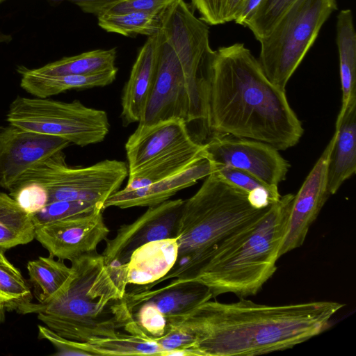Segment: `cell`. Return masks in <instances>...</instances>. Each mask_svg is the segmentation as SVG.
I'll use <instances>...</instances> for the list:
<instances>
[{"instance_id": "484cf974", "label": "cell", "mask_w": 356, "mask_h": 356, "mask_svg": "<svg viewBox=\"0 0 356 356\" xmlns=\"http://www.w3.org/2000/svg\"><path fill=\"white\" fill-rule=\"evenodd\" d=\"M116 49H96L65 57L41 67L40 73L52 75H91L116 69Z\"/></svg>"}, {"instance_id": "b9f144b4", "label": "cell", "mask_w": 356, "mask_h": 356, "mask_svg": "<svg viewBox=\"0 0 356 356\" xmlns=\"http://www.w3.org/2000/svg\"><path fill=\"white\" fill-rule=\"evenodd\" d=\"M6 309L4 306L0 303V323H3L6 318Z\"/></svg>"}, {"instance_id": "8d00e7d4", "label": "cell", "mask_w": 356, "mask_h": 356, "mask_svg": "<svg viewBox=\"0 0 356 356\" xmlns=\"http://www.w3.org/2000/svg\"><path fill=\"white\" fill-rule=\"evenodd\" d=\"M193 7L200 15V19L209 25L224 24L222 0H191Z\"/></svg>"}, {"instance_id": "4dcf8cb0", "label": "cell", "mask_w": 356, "mask_h": 356, "mask_svg": "<svg viewBox=\"0 0 356 356\" xmlns=\"http://www.w3.org/2000/svg\"><path fill=\"white\" fill-rule=\"evenodd\" d=\"M297 0H261L244 24L260 41Z\"/></svg>"}, {"instance_id": "3957f363", "label": "cell", "mask_w": 356, "mask_h": 356, "mask_svg": "<svg viewBox=\"0 0 356 356\" xmlns=\"http://www.w3.org/2000/svg\"><path fill=\"white\" fill-rule=\"evenodd\" d=\"M155 77L138 126L172 118L200 124L210 138L209 104L213 50L208 24L184 0L164 13L155 34Z\"/></svg>"}, {"instance_id": "9c48e42d", "label": "cell", "mask_w": 356, "mask_h": 356, "mask_svg": "<svg viewBox=\"0 0 356 356\" xmlns=\"http://www.w3.org/2000/svg\"><path fill=\"white\" fill-rule=\"evenodd\" d=\"M128 175V165L115 159H105L88 167H70L60 151L27 171L13 187L36 182L46 188L49 202L83 201L104 208L106 200L120 190Z\"/></svg>"}, {"instance_id": "4316f807", "label": "cell", "mask_w": 356, "mask_h": 356, "mask_svg": "<svg viewBox=\"0 0 356 356\" xmlns=\"http://www.w3.org/2000/svg\"><path fill=\"white\" fill-rule=\"evenodd\" d=\"M92 355H162L153 338L145 334L125 332L114 337L85 342Z\"/></svg>"}, {"instance_id": "ba28073f", "label": "cell", "mask_w": 356, "mask_h": 356, "mask_svg": "<svg viewBox=\"0 0 356 356\" xmlns=\"http://www.w3.org/2000/svg\"><path fill=\"white\" fill-rule=\"evenodd\" d=\"M8 124L56 136L81 147L102 142L110 129L105 111L49 98L17 97L6 115Z\"/></svg>"}, {"instance_id": "30bf717a", "label": "cell", "mask_w": 356, "mask_h": 356, "mask_svg": "<svg viewBox=\"0 0 356 356\" xmlns=\"http://www.w3.org/2000/svg\"><path fill=\"white\" fill-rule=\"evenodd\" d=\"M204 157L216 165L244 170L265 184L278 187L289 163L273 146L255 140L215 136L204 143Z\"/></svg>"}, {"instance_id": "277c9868", "label": "cell", "mask_w": 356, "mask_h": 356, "mask_svg": "<svg viewBox=\"0 0 356 356\" xmlns=\"http://www.w3.org/2000/svg\"><path fill=\"white\" fill-rule=\"evenodd\" d=\"M71 264L72 277L66 293L50 304L36 305L35 313L45 326L79 342L143 333L134 318L121 266L106 265L97 252Z\"/></svg>"}, {"instance_id": "4fadbf2b", "label": "cell", "mask_w": 356, "mask_h": 356, "mask_svg": "<svg viewBox=\"0 0 356 356\" xmlns=\"http://www.w3.org/2000/svg\"><path fill=\"white\" fill-rule=\"evenodd\" d=\"M70 144L11 124L0 127V187L10 190L27 171Z\"/></svg>"}, {"instance_id": "8992f818", "label": "cell", "mask_w": 356, "mask_h": 356, "mask_svg": "<svg viewBox=\"0 0 356 356\" xmlns=\"http://www.w3.org/2000/svg\"><path fill=\"white\" fill-rule=\"evenodd\" d=\"M269 207H255L248 193L216 172L208 175L198 191L184 200L176 238V262L154 286L168 280H189L223 239Z\"/></svg>"}, {"instance_id": "ffe728a7", "label": "cell", "mask_w": 356, "mask_h": 356, "mask_svg": "<svg viewBox=\"0 0 356 356\" xmlns=\"http://www.w3.org/2000/svg\"><path fill=\"white\" fill-rule=\"evenodd\" d=\"M336 138L327 170V191L335 194L356 171V101L335 124Z\"/></svg>"}, {"instance_id": "52a82bcc", "label": "cell", "mask_w": 356, "mask_h": 356, "mask_svg": "<svg viewBox=\"0 0 356 356\" xmlns=\"http://www.w3.org/2000/svg\"><path fill=\"white\" fill-rule=\"evenodd\" d=\"M337 9V0H297L259 41L258 60L273 83L285 90L321 27Z\"/></svg>"}, {"instance_id": "d590c367", "label": "cell", "mask_w": 356, "mask_h": 356, "mask_svg": "<svg viewBox=\"0 0 356 356\" xmlns=\"http://www.w3.org/2000/svg\"><path fill=\"white\" fill-rule=\"evenodd\" d=\"M175 1V0H121L113 4L105 14L118 15L130 12L159 14L165 12L168 6Z\"/></svg>"}, {"instance_id": "8fae6325", "label": "cell", "mask_w": 356, "mask_h": 356, "mask_svg": "<svg viewBox=\"0 0 356 356\" xmlns=\"http://www.w3.org/2000/svg\"><path fill=\"white\" fill-rule=\"evenodd\" d=\"M184 200H168L147 211L136 220L119 227L115 236L106 240L102 253L108 266L128 262L133 252L152 241L176 238Z\"/></svg>"}, {"instance_id": "7402d4cb", "label": "cell", "mask_w": 356, "mask_h": 356, "mask_svg": "<svg viewBox=\"0 0 356 356\" xmlns=\"http://www.w3.org/2000/svg\"><path fill=\"white\" fill-rule=\"evenodd\" d=\"M336 28L342 91L341 106L337 118L339 120L348 104L356 101V33L350 9L339 12Z\"/></svg>"}, {"instance_id": "74e56055", "label": "cell", "mask_w": 356, "mask_h": 356, "mask_svg": "<svg viewBox=\"0 0 356 356\" xmlns=\"http://www.w3.org/2000/svg\"><path fill=\"white\" fill-rule=\"evenodd\" d=\"M54 1H68L75 3L83 12L97 15L105 14L115 3L121 0H51Z\"/></svg>"}, {"instance_id": "e575fe53", "label": "cell", "mask_w": 356, "mask_h": 356, "mask_svg": "<svg viewBox=\"0 0 356 356\" xmlns=\"http://www.w3.org/2000/svg\"><path fill=\"white\" fill-rule=\"evenodd\" d=\"M38 337L49 341L55 348V356H91L85 342L65 339L47 326L38 325Z\"/></svg>"}, {"instance_id": "ab89813d", "label": "cell", "mask_w": 356, "mask_h": 356, "mask_svg": "<svg viewBox=\"0 0 356 356\" xmlns=\"http://www.w3.org/2000/svg\"><path fill=\"white\" fill-rule=\"evenodd\" d=\"M243 0H222V20L224 24L234 20Z\"/></svg>"}, {"instance_id": "9a60e30c", "label": "cell", "mask_w": 356, "mask_h": 356, "mask_svg": "<svg viewBox=\"0 0 356 356\" xmlns=\"http://www.w3.org/2000/svg\"><path fill=\"white\" fill-rule=\"evenodd\" d=\"M193 141L196 140L187 124L181 119H168L149 126L138 125L125 144L128 175Z\"/></svg>"}, {"instance_id": "44dd1931", "label": "cell", "mask_w": 356, "mask_h": 356, "mask_svg": "<svg viewBox=\"0 0 356 356\" xmlns=\"http://www.w3.org/2000/svg\"><path fill=\"white\" fill-rule=\"evenodd\" d=\"M21 75L20 86L35 97L49 98L70 90H82L104 87L113 83L118 68L91 75H52L42 74L35 69L24 66L17 68Z\"/></svg>"}, {"instance_id": "d6986e66", "label": "cell", "mask_w": 356, "mask_h": 356, "mask_svg": "<svg viewBox=\"0 0 356 356\" xmlns=\"http://www.w3.org/2000/svg\"><path fill=\"white\" fill-rule=\"evenodd\" d=\"M155 34L143 44L124 85L121 97V118L127 127L138 122L152 91L155 77Z\"/></svg>"}, {"instance_id": "7c38bea8", "label": "cell", "mask_w": 356, "mask_h": 356, "mask_svg": "<svg viewBox=\"0 0 356 356\" xmlns=\"http://www.w3.org/2000/svg\"><path fill=\"white\" fill-rule=\"evenodd\" d=\"M110 232L103 210L35 226V238L49 255L70 261L97 252Z\"/></svg>"}, {"instance_id": "603a6c76", "label": "cell", "mask_w": 356, "mask_h": 356, "mask_svg": "<svg viewBox=\"0 0 356 356\" xmlns=\"http://www.w3.org/2000/svg\"><path fill=\"white\" fill-rule=\"evenodd\" d=\"M26 268L33 288V296L43 305L61 298L72 277V267L51 255L29 261Z\"/></svg>"}, {"instance_id": "f35d334b", "label": "cell", "mask_w": 356, "mask_h": 356, "mask_svg": "<svg viewBox=\"0 0 356 356\" xmlns=\"http://www.w3.org/2000/svg\"><path fill=\"white\" fill-rule=\"evenodd\" d=\"M261 0H243L234 22L244 26Z\"/></svg>"}, {"instance_id": "836d02e7", "label": "cell", "mask_w": 356, "mask_h": 356, "mask_svg": "<svg viewBox=\"0 0 356 356\" xmlns=\"http://www.w3.org/2000/svg\"><path fill=\"white\" fill-rule=\"evenodd\" d=\"M134 318L144 334L151 338L160 337L166 332V318L147 301L142 302L134 309Z\"/></svg>"}, {"instance_id": "cb8c5ba5", "label": "cell", "mask_w": 356, "mask_h": 356, "mask_svg": "<svg viewBox=\"0 0 356 356\" xmlns=\"http://www.w3.org/2000/svg\"><path fill=\"white\" fill-rule=\"evenodd\" d=\"M204 158V143L193 141L144 166L128 175V181L122 189L136 190L172 176Z\"/></svg>"}, {"instance_id": "d6a6232c", "label": "cell", "mask_w": 356, "mask_h": 356, "mask_svg": "<svg viewBox=\"0 0 356 356\" xmlns=\"http://www.w3.org/2000/svg\"><path fill=\"white\" fill-rule=\"evenodd\" d=\"M9 195L18 206L31 216L40 211L49 202L46 188L40 184L28 182L12 188Z\"/></svg>"}, {"instance_id": "5bb4252c", "label": "cell", "mask_w": 356, "mask_h": 356, "mask_svg": "<svg viewBox=\"0 0 356 356\" xmlns=\"http://www.w3.org/2000/svg\"><path fill=\"white\" fill-rule=\"evenodd\" d=\"M336 138L334 131L321 156L294 195L287 231L280 256L302 245L309 229L330 196L327 191V170Z\"/></svg>"}, {"instance_id": "e0dca14e", "label": "cell", "mask_w": 356, "mask_h": 356, "mask_svg": "<svg viewBox=\"0 0 356 356\" xmlns=\"http://www.w3.org/2000/svg\"><path fill=\"white\" fill-rule=\"evenodd\" d=\"M127 297L134 309L142 302L154 305L168 324L177 321L213 298L209 289L195 281H176L156 289H127Z\"/></svg>"}, {"instance_id": "6da1fadb", "label": "cell", "mask_w": 356, "mask_h": 356, "mask_svg": "<svg viewBox=\"0 0 356 356\" xmlns=\"http://www.w3.org/2000/svg\"><path fill=\"white\" fill-rule=\"evenodd\" d=\"M208 300L170 323L191 332L186 355L254 356L291 348L325 330L343 306L333 301L284 305Z\"/></svg>"}, {"instance_id": "7bdbcfd3", "label": "cell", "mask_w": 356, "mask_h": 356, "mask_svg": "<svg viewBox=\"0 0 356 356\" xmlns=\"http://www.w3.org/2000/svg\"><path fill=\"white\" fill-rule=\"evenodd\" d=\"M12 40V37L0 32V42H8Z\"/></svg>"}, {"instance_id": "ee69618b", "label": "cell", "mask_w": 356, "mask_h": 356, "mask_svg": "<svg viewBox=\"0 0 356 356\" xmlns=\"http://www.w3.org/2000/svg\"><path fill=\"white\" fill-rule=\"evenodd\" d=\"M5 1V0H0V3H1V2H2V1Z\"/></svg>"}, {"instance_id": "d4e9b609", "label": "cell", "mask_w": 356, "mask_h": 356, "mask_svg": "<svg viewBox=\"0 0 356 356\" xmlns=\"http://www.w3.org/2000/svg\"><path fill=\"white\" fill-rule=\"evenodd\" d=\"M35 229L32 216L9 194L0 192V248L6 250L31 242Z\"/></svg>"}, {"instance_id": "83f0119b", "label": "cell", "mask_w": 356, "mask_h": 356, "mask_svg": "<svg viewBox=\"0 0 356 356\" xmlns=\"http://www.w3.org/2000/svg\"><path fill=\"white\" fill-rule=\"evenodd\" d=\"M164 13L152 14L130 12L118 15L105 14L97 17L98 25L107 32L124 36L145 35L149 37L160 29Z\"/></svg>"}, {"instance_id": "60d3db41", "label": "cell", "mask_w": 356, "mask_h": 356, "mask_svg": "<svg viewBox=\"0 0 356 356\" xmlns=\"http://www.w3.org/2000/svg\"><path fill=\"white\" fill-rule=\"evenodd\" d=\"M5 250L0 248V265H4L7 266H14V265L9 261L4 253Z\"/></svg>"}, {"instance_id": "2e32d148", "label": "cell", "mask_w": 356, "mask_h": 356, "mask_svg": "<svg viewBox=\"0 0 356 356\" xmlns=\"http://www.w3.org/2000/svg\"><path fill=\"white\" fill-rule=\"evenodd\" d=\"M215 171V165L204 157L184 170L148 186L129 191H118L106 200L104 209L111 207L128 209L159 204Z\"/></svg>"}, {"instance_id": "1f68e13d", "label": "cell", "mask_w": 356, "mask_h": 356, "mask_svg": "<svg viewBox=\"0 0 356 356\" xmlns=\"http://www.w3.org/2000/svg\"><path fill=\"white\" fill-rule=\"evenodd\" d=\"M104 210L103 206L83 201H54L49 202L40 211L32 216L36 225Z\"/></svg>"}, {"instance_id": "7a4b0ae2", "label": "cell", "mask_w": 356, "mask_h": 356, "mask_svg": "<svg viewBox=\"0 0 356 356\" xmlns=\"http://www.w3.org/2000/svg\"><path fill=\"white\" fill-rule=\"evenodd\" d=\"M209 125L210 138H248L279 151L297 145L304 133L285 90L268 79L243 43L213 51Z\"/></svg>"}, {"instance_id": "5b68a950", "label": "cell", "mask_w": 356, "mask_h": 356, "mask_svg": "<svg viewBox=\"0 0 356 356\" xmlns=\"http://www.w3.org/2000/svg\"><path fill=\"white\" fill-rule=\"evenodd\" d=\"M293 197L281 196L227 236L188 281L206 286L213 298L227 293L239 298L257 295L277 269Z\"/></svg>"}, {"instance_id": "ac0fdd59", "label": "cell", "mask_w": 356, "mask_h": 356, "mask_svg": "<svg viewBox=\"0 0 356 356\" xmlns=\"http://www.w3.org/2000/svg\"><path fill=\"white\" fill-rule=\"evenodd\" d=\"M177 253L176 238L152 241L135 250L128 262L121 265L127 287L152 289L172 269Z\"/></svg>"}, {"instance_id": "f546056e", "label": "cell", "mask_w": 356, "mask_h": 356, "mask_svg": "<svg viewBox=\"0 0 356 356\" xmlns=\"http://www.w3.org/2000/svg\"><path fill=\"white\" fill-rule=\"evenodd\" d=\"M26 282L17 268L0 265V303L7 312H33L35 303Z\"/></svg>"}, {"instance_id": "f1b7e54d", "label": "cell", "mask_w": 356, "mask_h": 356, "mask_svg": "<svg viewBox=\"0 0 356 356\" xmlns=\"http://www.w3.org/2000/svg\"><path fill=\"white\" fill-rule=\"evenodd\" d=\"M215 166L214 172L227 182L248 193L250 202L258 209L270 206L282 196L278 187L269 186L244 170L228 166Z\"/></svg>"}]
</instances>
